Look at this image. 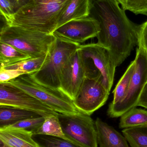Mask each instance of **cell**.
<instances>
[{
	"label": "cell",
	"mask_w": 147,
	"mask_h": 147,
	"mask_svg": "<svg viewBox=\"0 0 147 147\" xmlns=\"http://www.w3.org/2000/svg\"><path fill=\"white\" fill-rule=\"evenodd\" d=\"M89 16L100 26L98 44L108 50L116 67L121 65L138 45L140 25L129 19L116 0H92Z\"/></svg>",
	"instance_id": "obj_1"
},
{
	"label": "cell",
	"mask_w": 147,
	"mask_h": 147,
	"mask_svg": "<svg viewBox=\"0 0 147 147\" xmlns=\"http://www.w3.org/2000/svg\"><path fill=\"white\" fill-rule=\"evenodd\" d=\"M71 0H29L14 14L5 20L6 25L52 34L65 8Z\"/></svg>",
	"instance_id": "obj_2"
},
{
	"label": "cell",
	"mask_w": 147,
	"mask_h": 147,
	"mask_svg": "<svg viewBox=\"0 0 147 147\" xmlns=\"http://www.w3.org/2000/svg\"><path fill=\"white\" fill-rule=\"evenodd\" d=\"M56 37L53 34L6 25L2 28L0 42L10 45L31 58L46 56Z\"/></svg>",
	"instance_id": "obj_3"
},
{
	"label": "cell",
	"mask_w": 147,
	"mask_h": 147,
	"mask_svg": "<svg viewBox=\"0 0 147 147\" xmlns=\"http://www.w3.org/2000/svg\"><path fill=\"white\" fill-rule=\"evenodd\" d=\"M80 45L56 37L47 54L43 66L39 70L30 74L41 84L60 90V79L62 70Z\"/></svg>",
	"instance_id": "obj_4"
},
{
	"label": "cell",
	"mask_w": 147,
	"mask_h": 147,
	"mask_svg": "<svg viewBox=\"0 0 147 147\" xmlns=\"http://www.w3.org/2000/svg\"><path fill=\"white\" fill-rule=\"evenodd\" d=\"M37 98L54 111L64 115H73L79 111L73 101L60 90L52 89L38 83L30 74L21 75L7 82Z\"/></svg>",
	"instance_id": "obj_5"
},
{
	"label": "cell",
	"mask_w": 147,
	"mask_h": 147,
	"mask_svg": "<svg viewBox=\"0 0 147 147\" xmlns=\"http://www.w3.org/2000/svg\"><path fill=\"white\" fill-rule=\"evenodd\" d=\"M135 59V69L132 75L127 93L120 103L109 106L108 115L112 118L120 117L127 111L137 107V103L147 83V52L138 45Z\"/></svg>",
	"instance_id": "obj_6"
},
{
	"label": "cell",
	"mask_w": 147,
	"mask_h": 147,
	"mask_svg": "<svg viewBox=\"0 0 147 147\" xmlns=\"http://www.w3.org/2000/svg\"><path fill=\"white\" fill-rule=\"evenodd\" d=\"M62 130L69 141L81 147H98L95 122L79 111L73 115L58 113Z\"/></svg>",
	"instance_id": "obj_7"
},
{
	"label": "cell",
	"mask_w": 147,
	"mask_h": 147,
	"mask_svg": "<svg viewBox=\"0 0 147 147\" xmlns=\"http://www.w3.org/2000/svg\"><path fill=\"white\" fill-rule=\"evenodd\" d=\"M79 49L85 61L86 76L96 77L102 75L104 85L110 92L117 67L108 50L98 43L80 45Z\"/></svg>",
	"instance_id": "obj_8"
},
{
	"label": "cell",
	"mask_w": 147,
	"mask_h": 147,
	"mask_svg": "<svg viewBox=\"0 0 147 147\" xmlns=\"http://www.w3.org/2000/svg\"><path fill=\"white\" fill-rule=\"evenodd\" d=\"M110 92L102 75L86 76L73 103L79 111L90 116L106 103Z\"/></svg>",
	"instance_id": "obj_9"
},
{
	"label": "cell",
	"mask_w": 147,
	"mask_h": 147,
	"mask_svg": "<svg viewBox=\"0 0 147 147\" xmlns=\"http://www.w3.org/2000/svg\"><path fill=\"white\" fill-rule=\"evenodd\" d=\"M0 105L33 111L45 117L58 114L36 98L7 82L0 83Z\"/></svg>",
	"instance_id": "obj_10"
},
{
	"label": "cell",
	"mask_w": 147,
	"mask_h": 147,
	"mask_svg": "<svg viewBox=\"0 0 147 147\" xmlns=\"http://www.w3.org/2000/svg\"><path fill=\"white\" fill-rule=\"evenodd\" d=\"M86 73L85 61L78 48L72 55L62 70L60 79V90L74 101Z\"/></svg>",
	"instance_id": "obj_11"
},
{
	"label": "cell",
	"mask_w": 147,
	"mask_h": 147,
	"mask_svg": "<svg viewBox=\"0 0 147 147\" xmlns=\"http://www.w3.org/2000/svg\"><path fill=\"white\" fill-rule=\"evenodd\" d=\"M100 31L98 22L89 16L70 21L57 28L52 34L57 38L80 44L97 37Z\"/></svg>",
	"instance_id": "obj_12"
},
{
	"label": "cell",
	"mask_w": 147,
	"mask_h": 147,
	"mask_svg": "<svg viewBox=\"0 0 147 147\" xmlns=\"http://www.w3.org/2000/svg\"><path fill=\"white\" fill-rule=\"evenodd\" d=\"M99 147H129L124 136L97 118L95 121Z\"/></svg>",
	"instance_id": "obj_13"
},
{
	"label": "cell",
	"mask_w": 147,
	"mask_h": 147,
	"mask_svg": "<svg viewBox=\"0 0 147 147\" xmlns=\"http://www.w3.org/2000/svg\"><path fill=\"white\" fill-rule=\"evenodd\" d=\"M33 132L16 129H1L0 139L12 147H41L33 139Z\"/></svg>",
	"instance_id": "obj_14"
},
{
	"label": "cell",
	"mask_w": 147,
	"mask_h": 147,
	"mask_svg": "<svg viewBox=\"0 0 147 147\" xmlns=\"http://www.w3.org/2000/svg\"><path fill=\"white\" fill-rule=\"evenodd\" d=\"M91 1L71 0L60 16L57 28L72 20L89 17Z\"/></svg>",
	"instance_id": "obj_15"
},
{
	"label": "cell",
	"mask_w": 147,
	"mask_h": 147,
	"mask_svg": "<svg viewBox=\"0 0 147 147\" xmlns=\"http://www.w3.org/2000/svg\"><path fill=\"white\" fill-rule=\"evenodd\" d=\"M41 116L40 115L33 111L0 105V129L8 127L25 119Z\"/></svg>",
	"instance_id": "obj_16"
},
{
	"label": "cell",
	"mask_w": 147,
	"mask_h": 147,
	"mask_svg": "<svg viewBox=\"0 0 147 147\" xmlns=\"http://www.w3.org/2000/svg\"><path fill=\"white\" fill-rule=\"evenodd\" d=\"M146 126H147V111L136 107L122 115L119 123V128L123 129Z\"/></svg>",
	"instance_id": "obj_17"
},
{
	"label": "cell",
	"mask_w": 147,
	"mask_h": 147,
	"mask_svg": "<svg viewBox=\"0 0 147 147\" xmlns=\"http://www.w3.org/2000/svg\"><path fill=\"white\" fill-rule=\"evenodd\" d=\"M30 58V56L12 46L0 42V68H5Z\"/></svg>",
	"instance_id": "obj_18"
},
{
	"label": "cell",
	"mask_w": 147,
	"mask_h": 147,
	"mask_svg": "<svg viewBox=\"0 0 147 147\" xmlns=\"http://www.w3.org/2000/svg\"><path fill=\"white\" fill-rule=\"evenodd\" d=\"M135 60L131 62L119 82L117 83L113 93L114 99L110 106H114L120 103L125 98L129 88L132 75L135 69Z\"/></svg>",
	"instance_id": "obj_19"
},
{
	"label": "cell",
	"mask_w": 147,
	"mask_h": 147,
	"mask_svg": "<svg viewBox=\"0 0 147 147\" xmlns=\"http://www.w3.org/2000/svg\"><path fill=\"white\" fill-rule=\"evenodd\" d=\"M33 134L51 136L69 141L62 130L58 115H52L45 117V121L42 125Z\"/></svg>",
	"instance_id": "obj_20"
},
{
	"label": "cell",
	"mask_w": 147,
	"mask_h": 147,
	"mask_svg": "<svg viewBox=\"0 0 147 147\" xmlns=\"http://www.w3.org/2000/svg\"><path fill=\"white\" fill-rule=\"evenodd\" d=\"M122 133L130 147H147V126L124 129Z\"/></svg>",
	"instance_id": "obj_21"
},
{
	"label": "cell",
	"mask_w": 147,
	"mask_h": 147,
	"mask_svg": "<svg viewBox=\"0 0 147 147\" xmlns=\"http://www.w3.org/2000/svg\"><path fill=\"white\" fill-rule=\"evenodd\" d=\"M46 56L29 59L3 68L6 69L20 71L26 74H31L40 69L45 62Z\"/></svg>",
	"instance_id": "obj_22"
},
{
	"label": "cell",
	"mask_w": 147,
	"mask_h": 147,
	"mask_svg": "<svg viewBox=\"0 0 147 147\" xmlns=\"http://www.w3.org/2000/svg\"><path fill=\"white\" fill-rule=\"evenodd\" d=\"M33 138L41 147H81L69 141L51 136L33 134Z\"/></svg>",
	"instance_id": "obj_23"
},
{
	"label": "cell",
	"mask_w": 147,
	"mask_h": 147,
	"mask_svg": "<svg viewBox=\"0 0 147 147\" xmlns=\"http://www.w3.org/2000/svg\"><path fill=\"white\" fill-rule=\"evenodd\" d=\"M125 10L147 16V0H116Z\"/></svg>",
	"instance_id": "obj_24"
},
{
	"label": "cell",
	"mask_w": 147,
	"mask_h": 147,
	"mask_svg": "<svg viewBox=\"0 0 147 147\" xmlns=\"http://www.w3.org/2000/svg\"><path fill=\"white\" fill-rule=\"evenodd\" d=\"M45 117L42 116L29 118L20 121L13 125L2 129H23L31 131L33 134L42 125L45 121Z\"/></svg>",
	"instance_id": "obj_25"
},
{
	"label": "cell",
	"mask_w": 147,
	"mask_h": 147,
	"mask_svg": "<svg viewBox=\"0 0 147 147\" xmlns=\"http://www.w3.org/2000/svg\"><path fill=\"white\" fill-rule=\"evenodd\" d=\"M25 74V72L20 71L0 68V83L8 82L11 80Z\"/></svg>",
	"instance_id": "obj_26"
},
{
	"label": "cell",
	"mask_w": 147,
	"mask_h": 147,
	"mask_svg": "<svg viewBox=\"0 0 147 147\" xmlns=\"http://www.w3.org/2000/svg\"><path fill=\"white\" fill-rule=\"evenodd\" d=\"M0 11L4 20L14 15L16 11L11 0H0Z\"/></svg>",
	"instance_id": "obj_27"
},
{
	"label": "cell",
	"mask_w": 147,
	"mask_h": 147,
	"mask_svg": "<svg viewBox=\"0 0 147 147\" xmlns=\"http://www.w3.org/2000/svg\"><path fill=\"white\" fill-rule=\"evenodd\" d=\"M138 45H141L147 52V20L140 25Z\"/></svg>",
	"instance_id": "obj_28"
},
{
	"label": "cell",
	"mask_w": 147,
	"mask_h": 147,
	"mask_svg": "<svg viewBox=\"0 0 147 147\" xmlns=\"http://www.w3.org/2000/svg\"><path fill=\"white\" fill-rule=\"evenodd\" d=\"M137 106H141L147 109V83L140 96Z\"/></svg>",
	"instance_id": "obj_29"
},
{
	"label": "cell",
	"mask_w": 147,
	"mask_h": 147,
	"mask_svg": "<svg viewBox=\"0 0 147 147\" xmlns=\"http://www.w3.org/2000/svg\"><path fill=\"white\" fill-rule=\"evenodd\" d=\"M29 0H11L16 12L27 3Z\"/></svg>",
	"instance_id": "obj_30"
},
{
	"label": "cell",
	"mask_w": 147,
	"mask_h": 147,
	"mask_svg": "<svg viewBox=\"0 0 147 147\" xmlns=\"http://www.w3.org/2000/svg\"><path fill=\"white\" fill-rule=\"evenodd\" d=\"M0 147H12L7 142L0 139Z\"/></svg>",
	"instance_id": "obj_31"
}]
</instances>
